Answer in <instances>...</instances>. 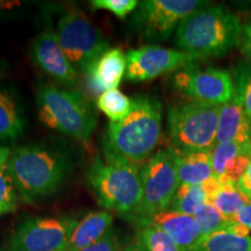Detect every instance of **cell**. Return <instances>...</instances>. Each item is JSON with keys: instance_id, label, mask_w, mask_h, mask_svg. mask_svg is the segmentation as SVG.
Segmentation results:
<instances>
[{"instance_id": "9a60e30c", "label": "cell", "mask_w": 251, "mask_h": 251, "mask_svg": "<svg viewBox=\"0 0 251 251\" xmlns=\"http://www.w3.org/2000/svg\"><path fill=\"white\" fill-rule=\"evenodd\" d=\"M140 224H150L162 229L172 238L180 251H194L201 241L199 225L193 215L166 209L156 213L151 218Z\"/></svg>"}, {"instance_id": "f1b7e54d", "label": "cell", "mask_w": 251, "mask_h": 251, "mask_svg": "<svg viewBox=\"0 0 251 251\" xmlns=\"http://www.w3.org/2000/svg\"><path fill=\"white\" fill-rule=\"evenodd\" d=\"M235 92L241 97L244 111L251 126V68L243 72L235 85Z\"/></svg>"}, {"instance_id": "cb8c5ba5", "label": "cell", "mask_w": 251, "mask_h": 251, "mask_svg": "<svg viewBox=\"0 0 251 251\" xmlns=\"http://www.w3.org/2000/svg\"><path fill=\"white\" fill-rule=\"evenodd\" d=\"M137 238L147 251H180L168 234L153 225L141 224Z\"/></svg>"}, {"instance_id": "ac0fdd59", "label": "cell", "mask_w": 251, "mask_h": 251, "mask_svg": "<svg viewBox=\"0 0 251 251\" xmlns=\"http://www.w3.org/2000/svg\"><path fill=\"white\" fill-rule=\"evenodd\" d=\"M177 169L179 186L203 184L211 180L214 178L211 150L178 151Z\"/></svg>"}, {"instance_id": "52a82bcc", "label": "cell", "mask_w": 251, "mask_h": 251, "mask_svg": "<svg viewBox=\"0 0 251 251\" xmlns=\"http://www.w3.org/2000/svg\"><path fill=\"white\" fill-rule=\"evenodd\" d=\"M178 151L166 148L157 151L144 163L140 170L143 190L142 205L136 216L140 222L146 221L156 213L170 207L178 187Z\"/></svg>"}, {"instance_id": "836d02e7", "label": "cell", "mask_w": 251, "mask_h": 251, "mask_svg": "<svg viewBox=\"0 0 251 251\" xmlns=\"http://www.w3.org/2000/svg\"><path fill=\"white\" fill-rule=\"evenodd\" d=\"M12 150L7 147H0V172L6 170V165L11 156Z\"/></svg>"}, {"instance_id": "7a4b0ae2", "label": "cell", "mask_w": 251, "mask_h": 251, "mask_svg": "<svg viewBox=\"0 0 251 251\" xmlns=\"http://www.w3.org/2000/svg\"><path fill=\"white\" fill-rule=\"evenodd\" d=\"M102 152L103 158L96 156L91 163L87 183L100 206L128 219H136L143 199L141 168L106 149Z\"/></svg>"}, {"instance_id": "f546056e", "label": "cell", "mask_w": 251, "mask_h": 251, "mask_svg": "<svg viewBox=\"0 0 251 251\" xmlns=\"http://www.w3.org/2000/svg\"><path fill=\"white\" fill-rule=\"evenodd\" d=\"M81 251H122V248L117 233L112 228L101 240Z\"/></svg>"}, {"instance_id": "4316f807", "label": "cell", "mask_w": 251, "mask_h": 251, "mask_svg": "<svg viewBox=\"0 0 251 251\" xmlns=\"http://www.w3.org/2000/svg\"><path fill=\"white\" fill-rule=\"evenodd\" d=\"M91 5L93 8L106 9L115 17L125 19L134 9L137 8L139 1L136 0H93L91 1Z\"/></svg>"}, {"instance_id": "7402d4cb", "label": "cell", "mask_w": 251, "mask_h": 251, "mask_svg": "<svg viewBox=\"0 0 251 251\" xmlns=\"http://www.w3.org/2000/svg\"><path fill=\"white\" fill-rule=\"evenodd\" d=\"M194 251H251V236H237L228 230H219L200 241Z\"/></svg>"}, {"instance_id": "74e56055", "label": "cell", "mask_w": 251, "mask_h": 251, "mask_svg": "<svg viewBox=\"0 0 251 251\" xmlns=\"http://www.w3.org/2000/svg\"><path fill=\"white\" fill-rule=\"evenodd\" d=\"M7 213H11V212H9L7 208H5V207L0 206V215H2V214H7Z\"/></svg>"}, {"instance_id": "8fae6325", "label": "cell", "mask_w": 251, "mask_h": 251, "mask_svg": "<svg viewBox=\"0 0 251 251\" xmlns=\"http://www.w3.org/2000/svg\"><path fill=\"white\" fill-rule=\"evenodd\" d=\"M202 59L198 55L183 50L163 48L159 46H143L127 52V71L126 77L130 81H148L186 68L194 62Z\"/></svg>"}, {"instance_id": "83f0119b", "label": "cell", "mask_w": 251, "mask_h": 251, "mask_svg": "<svg viewBox=\"0 0 251 251\" xmlns=\"http://www.w3.org/2000/svg\"><path fill=\"white\" fill-rule=\"evenodd\" d=\"M17 190L7 172H0V206L7 208L9 212L17 209Z\"/></svg>"}, {"instance_id": "d590c367", "label": "cell", "mask_w": 251, "mask_h": 251, "mask_svg": "<svg viewBox=\"0 0 251 251\" xmlns=\"http://www.w3.org/2000/svg\"><path fill=\"white\" fill-rule=\"evenodd\" d=\"M122 251H147V250L144 249L140 243H134V244H130V246L126 247L125 249H122Z\"/></svg>"}, {"instance_id": "d4e9b609", "label": "cell", "mask_w": 251, "mask_h": 251, "mask_svg": "<svg viewBox=\"0 0 251 251\" xmlns=\"http://www.w3.org/2000/svg\"><path fill=\"white\" fill-rule=\"evenodd\" d=\"M244 152L251 153V146H244V144L233 142L215 144L211 149L213 174H214L215 179H219L224 176L225 166L229 159Z\"/></svg>"}, {"instance_id": "44dd1931", "label": "cell", "mask_w": 251, "mask_h": 251, "mask_svg": "<svg viewBox=\"0 0 251 251\" xmlns=\"http://www.w3.org/2000/svg\"><path fill=\"white\" fill-rule=\"evenodd\" d=\"M218 181L220 187L211 203L226 220L235 221L237 213L249 201L237 190L235 181L229 178H221Z\"/></svg>"}, {"instance_id": "e575fe53", "label": "cell", "mask_w": 251, "mask_h": 251, "mask_svg": "<svg viewBox=\"0 0 251 251\" xmlns=\"http://www.w3.org/2000/svg\"><path fill=\"white\" fill-rule=\"evenodd\" d=\"M19 6H21V2L17 1V0H0V13L12 11V9L17 8Z\"/></svg>"}, {"instance_id": "2e32d148", "label": "cell", "mask_w": 251, "mask_h": 251, "mask_svg": "<svg viewBox=\"0 0 251 251\" xmlns=\"http://www.w3.org/2000/svg\"><path fill=\"white\" fill-rule=\"evenodd\" d=\"M231 142L251 146V126L242 99L236 92L230 101L220 106L215 144Z\"/></svg>"}, {"instance_id": "e0dca14e", "label": "cell", "mask_w": 251, "mask_h": 251, "mask_svg": "<svg viewBox=\"0 0 251 251\" xmlns=\"http://www.w3.org/2000/svg\"><path fill=\"white\" fill-rule=\"evenodd\" d=\"M113 216L108 212H90L77 222L65 251H81L101 240L112 229Z\"/></svg>"}, {"instance_id": "30bf717a", "label": "cell", "mask_w": 251, "mask_h": 251, "mask_svg": "<svg viewBox=\"0 0 251 251\" xmlns=\"http://www.w3.org/2000/svg\"><path fill=\"white\" fill-rule=\"evenodd\" d=\"M209 5L201 0H143L139 2L133 23L148 39L164 40L184 19Z\"/></svg>"}, {"instance_id": "ffe728a7", "label": "cell", "mask_w": 251, "mask_h": 251, "mask_svg": "<svg viewBox=\"0 0 251 251\" xmlns=\"http://www.w3.org/2000/svg\"><path fill=\"white\" fill-rule=\"evenodd\" d=\"M25 119L17 100L0 89V141H15L23 136Z\"/></svg>"}, {"instance_id": "603a6c76", "label": "cell", "mask_w": 251, "mask_h": 251, "mask_svg": "<svg viewBox=\"0 0 251 251\" xmlns=\"http://www.w3.org/2000/svg\"><path fill=\"white\" fill-rule=\"evenodd\" d=\"M97 107L111 119V122H119L130 113L133 108V99L119 89L108 90L97 98Z\"/></svg>"}, {"instance_id": "3957f363", "label": "cell", "mask_w": 251, "mask_h": 251, "mask_svg": "<svg viewBox=\"0 0 251 251\" xmlns=\"http://www.w3.org/2000/svg\"><path fill=\"white\" fill-rule=\"evenodd\" d=\"M242 27L228 7L209 5L178 25L176 43L183 51L202 58L222 56L240 45Z\"/></svg>"}, {"instance_id": "6da1fadb", "label": "cell", "mask_w": 251, "mask_h": 251, "mask_svg": "<svg viewBox=\"0 0 251 251\" xmlns=\"http://www.w3.org/2000/svg\"><path fill=\"white\" fill-rule=\"evenodd\" d=\"M162 136V105L150 97L133 99L129 114L119 122H109L102 149L121 156L142 168Z\"/></svg>"}, {"instance_id": "4dcf8cb0", "label": "cell", "mask_w": 251, "mask_h": 251, "mask_svg": "<svg viewBox=\"0 0 251 251\" xmlns=\"http://www.w3.org/2000/svg\"><path fill=\"white\" fill-rule=\"evenodd\" d=\"M236 187L248 201L251 202V163L242 177L236 181Z\"/></svg>"}, {"instance_id": "8992f818", "label": "cell", "mask_w": 251, "mask_h": 251, "mask_svg": "<svg viewBox=\"0 0 251 251\" xmlns=\"http://www.w3.org/2000/svg\"><path fill=\"white\" fill-rule=\"evenodd\" d=\"M220 106L190 101L172 105L168 125L172 148L178 151L211 150L215 146Z\"/></svg>"}, {"instance_id": "9c48e42d", "label": "cell", "mask_w": 251, "mask_h": 251, "mask_svg": "<svg viewBox=\"0 0 251 251\" xmlns=\"http://www.w3.org/2000/svg\"><path fill=\"white\" fill-rule=\"evenodd\" d=\"M77 220L30 218L20 222L0 246V251H65Z\"/></svg>"}, {"instance_id": "d6a6232c", "label": "cell", "mask_w": 251, "mask_h": 251, "mask_svg": "<svg viewBox=\"0 0 251 251\" xmlns=\"http://www.w3.org/2000/svg\"><path fill=\"white\" fill-rule=\"evenodd\" d=\"M235 221L240 222L241 225H243L244 227L249 229V231H251V202H248L247 205L237 213Z\"/></svg>"}, {"instance_id": "1f68e13d", "label": "cell", "mask_w": 251, "mask_h": 251, "mask_svg": "<svg viewBox=\"0 0 251 251\" xmlns=\"http://www.w3.org/2000/svg\"><path fill=\"white\" fill-rule=\"evenodd\" d=\"M241 46H242L243 54L251 59V20L242 27V35H241Z\"/></svg>"}, {"instance_id": "484cf974", "label": "cell", "mask_w": 251, "mask_h": 251, "mask_svg": "<svg viewBox=\"0 0 251 251\" xmlns=\"http://www.w3.org/2000/svg\"><path fill=\"white\" fill-rule=\"evenodd\" d=\"M194 219L198 222L200 228V234H201V240L208 237L215 231L222 230L225 226L227 225L228 220H226L212 203H205L197 209L193 214Z\"/></svg>"}, {"instance_id": "d6986e66", "label": "cell", "mask_w": 251, "mask_h": 251, "mask_svg": "<svg viewBox=\"0 0 251 251\" xmlns=\"http://www.w3.org/2000/svg\"><path fill=\"white\" fill-rule=\"evenodd\" d=\"M219 187L220 183L215 178L203 184L180 185L168 209L193 215L200 206L212 202Z\"/></svg>"}, {"instance_id": "8d00e7d4", "label": "cell", "mask_w": 251, "mask_h": 251, "mask_svg": "<svg viewBox=\"0 0 251 251\" xmlns=\"http://www.w3.org/2000/svg\"><path fill=\"white\" fill-rule=\"evenodd\" d=\"M5 74V64L2 62H0V78H2Z\"/></svg>"}, {"instance_id": "7c38bea8", "label": "cell", "mask_w": 251, "mask_h": 251, "mask_svg": "<svg viewBox=\"0 0 251 251\" xmlns=\"http://www.w3.org/2000/svg\"><path fill=\"white\" fill-rule=\"evenodd\" d=\"M176 89L192 101L225 105L234 97L235 84L230 74L221 69H185L175 76Z\"/></svg>"}, {"instance_id": "5b68a950", "label": "cell", "mask_w": 251, "mask_h": 251, "mask_svg": "<svg viewBox=\"0 0 251 251\" xmlns=\"http://www.w3.org/2000/svg\"><path fill=\"white\" fill-rule=\"evenodd\" d=\"M36 102L40 120L50 129L78 141H87L96 129L92 106L79 91L45 84L37 90Z\"/></svg>"}, {"instance_id": "277c9868", "label": "cell", "mask_w": 251, "mask_h": 251, "mask_svg": "<svg viewBox=\"0 0 251 251\" xmlns=\"http://www.w3.org/2000/svg\"><path fill=\"white\" fill-rule=\"evenodd\" d=\"M6 172L25 201L34 202L57 192L67 179L70 165L55 150L42 146H23L12 151Z\"/></svg>"}, {"instance_id": "4fadbf2b", "label": "cell", "mask_w": 251, "mask_h": 251, "mask_svg": "<svg viewBox=\"0 0 251 251\" xmlns=\"http://www.w3.org/2000/svg\"><path fill=\"white\" fill-rule=\"evenodd\" d=\"M33 61L63 86H75L78 81V72L59 45L54 31L46 30L34 39L30 47Z\"/></svg>"}, {"instance_id": "ba28073f", "label": "cell", "mask_w": 251, "mask_h": 251, "mask_svg": "<svg viewBox=\"0 0 251 251\" xmlns=\"http://www.w3.org/2000/svg\"><path fill=\"white\" fill-rule=\"evenodd\" d=\"M56 35L69 61L83 74L108 49L99 28L79 11H69L59 18Z\"/></svg>"}, {"instance_id": "5bb4252c", "label": "cell", "mask_w": 251, "mask_h": 251, "mask_svg": "<svg viewBox=\"0 0 251 251\" xmlns=\"http://www.w3.org/2000/svg\"><path fill=\"white\" fill-rule=\"evenodd\" d=\"M126 71L127 54L121 48H108L84 75L89 90L98 98L105 91L118 89Z\"/></svg>"}]
</instances>
